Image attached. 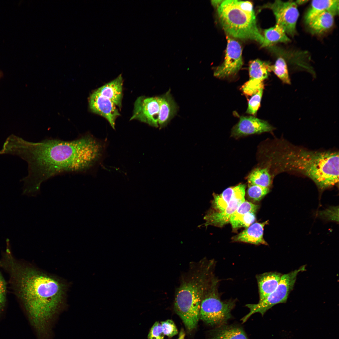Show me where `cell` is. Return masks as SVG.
<instances>
[{"mask_svg": "<svg viewBox=\"0 0 339 339\" xmlns=\"http://www.w3.org/2000/svg\"><path fill=\"white\" fill-rule=\"evenodd\" d=\"M308 0H297L295 2L297 5L299 4L301 5L306 3L308 2Z\"/></svg>", "mask_w": 339, "mask_h": 339, "instance_id": "35", "label": "cell"}, {"mask_svg": "<svg viewBox=\"0 0 339 339\" xmlns=\"http://www.w3.org/2000/svg\"><path fill=\"white\" fill-rule=\"evenodd\" d=\"M265 7L272 11L276 24L282 28L287 35L294 36L296 33V24L299 16L295 2L293 1L276 0Z\"/></svg>", "mask_w": 339, "mask_h": 339, "instance_id": "8", "label": "cell"}, {"mask_svg": "<svg viewBox=\"0 0 339 339\" xmlns=\"http://www.w3.org/2000/svg\"><path fill=\"white\" fill-rule=\"evenodd\" d=\"M282 275L277 272H269L256 276L259 295L258 302L265 300L275 290Z\"/></svg>", "mask_w": 339, "mask_h": 339, "instance_id": "18", "label": "cell"}, {"mask_svg": "<svg viewBox=\"0 0 339 339\" xmlns=\"http://www.w3.org/2000/svg\"><path fill=\"white\" fill-rule=\"evenodd\" d=\"M107 143L89 133L71 141L47 139L38 142L25 140L12 134L4 143L2 154L17 156L28 164V174L23 182V194L35 196L41 184L57 175L83 173L102 159Z\"/></svg>", "mask_w": 339, "mask_h": 339, "instance_id": "1", "label": "cell"}, {"mask_svg": "<svg viewBox=\"0 0 339 339\" xmlns=\"http://www.w3.org/2000/svg\"><path fill=\"white\" fill-rule=\"evenodd\" d=\"M269 191L268 188L249 184L247 192L249 198L255 201H259L268 193Z\"/></svg>", "mask_w": 339, "mask_h": 339, "instance_id": "27", "label": "cell"}, {"mask_svg": "<svg viewBox=\"0 0 339 339\" xmlns=\"http://www.w3.org/2000/svg\"><path fill=\"white\" fill-rule=\"evenodd\" d=\"M213 339H248L244 331L237 327L221 328L215 333Z\"/></svg>", "mask_w": 339, "mask_h": 339, "instance_id": "24", "label": "cell"}, {"mask_svg": "<svg viewBox=\"0 0 339 339\" xmlns=\"http://www.w3.org/2000/svg\"><path fill=\"white\" fill-rule=\"evenodd\" d=\"M263 89H261L257 93L252 95L248 102L246 111L247 113L252 115L256 114L260 106Z\"/></svg>", "mask_w": 339, "mask_h": 339, "instance_id": "28", "label": "cell"}, {"mask_svg": "<svg viewBox=\"0 0 339 339\" xmlns=\"http://www.w3.org/2000/svg\"><path fill=\"white\" fill-rule=\"evenodd\" d=\"M89 103L91 111L105 118L115 129L116 120L120 116L117 107L108 99L95 91L90 96Z\"/></svg>", "mask_w": 339, "mask_h": 339, "instance_id": "12", "label": "cell"}, {"mask_svg": "<svg viewBox=\"0 0 339 339\" xmlns=\"http://www.w3.org/2000/svg\"><path fill=\"white\" fill-rule=\"evenodd\" d=\"M18 293L38 338L52 334V326L64 304L65 282L31 266L20 264L7 254Z\"/></svg>", "mask_w": 339, "mask_h": 339, "instance_id": "2", "label": "cell"}, {"mask_svg": "<svg viewBox=\"0 0 339 339\" xmlns=\"http://www.w3.org/2000/svg\"><path fill=\"white\" fill-rule=\"evenodd\" d=\"M213 260L202 259L190 264L188 272L181 277L176 289L174 301L176 313L189 331L196 326L203 293L215 277Z\"/></svg>", "mask_w": 339, "mask_h": 339, "instance_id": "4", "label": "cell"}, {"mask_svg": "<svg viewBox=\"0 0 339 339\" xmlns=\"http://www.w3.org/2000/svg\"><path fill=\"white\" fill-rule=\"evenodd\" d=\"M223 0H213L211 1V3L214 7L217 8L222 3Z\"/></svg>", "mask_w": 339, "mask_h": 339, "instance_id": "33", "label": "cell"}, {"mask_svg": "<svg viewBox=\"0 0 339 339\" xmlns=\"http://www.w3.org/2000/svg\"><path fill=\"white\" fill-rule=\"evenodd\" d=\"M163 333L169 337H172L178 333V330L174 322L171 320H167L161 322Z\"/></svg>", "mask_w": 339, "mask_h": 339, "instance_id": "29", "label": "cell"}, {"mask_svg": "<svg viewBox=\"0 0 339 339\" xmlns=\"http://www.w3.org/2000/svg\"><path fill=\"white\" fill-rule=\"evenodd\" d=\"M263 37L262 47L269 46L278 43H288L291 41L284 30L276 24L265 30Z\"/></svg>", "mask_w": 339, "mask_h": 339, "instance_id": "21", "label": "cell"}, {"mask_svg": "<svg viewBox=\"0 0 339 339\" xmlns=\"http://www.w3.org/2000/svg\"><path fill=\"white\" fill-rule=\"evenodd\" d=\"M123 79L121 74L96 89L98 94L110 100L120 110L123 98Z\"/></svg>", "mask_w": 339, "mask_h": 339, "instance_id": "16", "label": "cell"}, {"mask_svg": "<svg viewBox=\"0 0 339 339\" xmlns=\"http://www.w3.org/2000/svg\"><path fill=\"white\" fill-rule=\"evenodd\" d=\"M236 189V186L228 187L220 194H213V199L212 202L213 208L216 211H223L232 198Z\"/></svg>", "mask_w": 339, "mask_h": 339, "instance_id": "23", "label": "cell"}, {"mask_svg": "<svg viewBox=\"0 0 339 339\" xmlns=\"http://www.w3.org/2000/svg\"><path fill=\"white\" fill-rule=\"evenodd\" d=\"M226 38L227 43L224 61L214 71V76L219 78H228L235 75L243 64L240 44L228 35Z\"/></svg>", "mask_w": 339, "mask_h": 339, "instance_id": "9", "label": "cell"}, {"mask_svg": "<svg viewBox=\"0 0 339 339\" xmlns=\"http://www.w3.org/2000/svg\"><path fill=\"white\" fill-rule=\"evenodd\" d=\"M255 213L249 212L239 216L230 217L229 222L233 229L244 227H248L256 220Z\"/></svg>", "mask_w": 339, "mask_h": 339, "instance_id": "26", "label": "cell"}, {"mask_svg": "<svg viewBox=\"0 0 339 339\" xmlns=\"http://www.w3.org/2000/svg\"><path fill=\"white\" fill-rule=\"evenodd\" d=\"M185 334L183 330H181L180 331L179 338L177 339H184L185 337Z\"/></svg>", "mask_w": 339, "mask_h": 339, "instance_id": "34", "label": "cell"}, {"mask_svg": "<svg viewBox=\"0 0 339 339\" xmlns=\"http://www.w3.org/2000/svg\"><path fill=\"white\" fill-rule=\"evenodd\" d=\"M338 209L336 207H331L322 212L320 214L328 220L338 221Z\"/></svg>", "mask_w": 339, "mask_h": 339, "instance_id": "31", "label": "cell"}, {"mask_svg": "<svg viewBox=\"0 0 339 339\" xmlns=\"http://www.w3.org/2000/svg\"><path fill=\"white\" fill-rule=\"evenodd\" d=\"M219 21L227 35L255 40L262 45L263 35L260 32L254 13L241 9L236 0H223L217 7Z\"/></svg>", "mask_w": 339, "mask_h": 339, "instance_id": "5", "label": "cell"}, {"mask_svg": "<svg viewBox=\"0 0 339 339\" xmlns=\"http://www.w3.org/2000/svg\"><path fill=\"white\" fill-rule=\"evenodd\" d=\"M159 96H141L136 100L130 120H137L155 127H158L159 111Z\"/></svg>", "mask_w": 339, "mask_h": 339, "instance_id": "10", "label": "cell"}, {"mask_svg": "<svg viewBox=\"0 0 339 339\" xmlns=\"http://www.w3.org/2000/svg\"><path fill=\"white\" fill-rule=\"evenodd\" d=\"M248 181L249 184L268 188L271 184V177L267 168L254 169L249 175Z\"/></svg>", "mask_w": 339, "mask_h": 339, "instance_id": "22", "label": "cell"}, {"mask_svg": "<svg viewBox=\"0 0 339 339\" xmlns=\"http://www.w3.org/2000/svg\"><path fill=\"white\" fill-rule=\"evenodd\" d=\"M268 221L262 223H256L234 236L233 241L249 243L256 245H268L263 238L264 227L268 224Z\"/></svg>", "mask_w": 339, "mask_h": 339, "instance_id": "17", "label": "cell"}, {"mask_svg": "<svg viewBox=\"0 0 339 339\" xmlns=\"http://www.w3.org/2000/svg\"><path fill=\"white\" fill-rule=\"evenodd\" d=\"M334 16L325 12L316 16L307 24L311 32L316 34H321L330 29L334 23Z\"/></svg>", "mask_w": 339, "mask_h": 339, "instance_id": "20", "label": "cell"}, {"mask_svg": "<svg viewBox=\"0 0 339 339\" xmlns=\"http://www.w3.org/2000/svg\"><path fill=\"white\" fill-rule=\"evenodd\" d=\"M274 128L267 121L252 116H242L232 128L231 136L235 137L272 131Z\"/></svg>", "mask_w": 339, "mask_h": 339, "instance_id": "13", "label": "cell"}, {"mask_svg": "<svg viewBox=\"0 0 339 339\" xmlns=\"http://www.w3.org/2000/svg\"><path fill=\"white\" fill-rule=\"evenodd\" d=\"M270 65L257 59L251 61L249 64V80L245 83L250 88L258 90L264 88L263 81L268 76Z\"/></svg>", "mask_w": 339, "mask_h": 339, "instance_id": "14", "label": "cell"}, {"mask_svg": "<svg viewBox=\"0 0 339 339\" xmlns=\"http://www.w3.org/2000/svg\"><path fill=\"white\" fill-rule=\"evenodd\" d=\"M218 280L215 277L205 290L200 304L199 318L212 325H221L231 318L235 301H223L218 289Z\"/></svg>", "mask_w": 339, "mask_h": 339, "instance_id": "6", "label": "cell"}, {"mask_svg": "<svg viewBox=\"0 0 339 339\" xmlns=\"http://www.w3.org/2000/svg\"><path fill=\"white\" fill-rule=\"evenodd\" d=\"M246 186L240 184L236 186L234 195L226 208L223 211L210 210L204 217L205 226L212 225L221 227L229 222L231 216L245 201Z\"/></svg>", "mask_w": 339, "mask_h": 339, "instance_id": "11", "label": "cell"}, {"mask_svg": "<svg viewBox=\"0 0 339 339\" xmlns=\"http://www.w3.org/2000/svg\"><path fill=\"white\" fill-rule=\"evenodd\" d=\"M159 97L160 108L158 124L161 129L166 126L176 115L178 106L171 95L170 89Z\"/></svg>", "mask_w": 339, "mask_h": 339, "instance_id": "15", "label": "cell"}, {"mask_svg": "<svg viewBox=\"0 0 339 339\" xmlns=\"http://www.w3.org/2000/svg\"><path fill=\"white\" fill-rule=\"evenodd\" d=\"M282 148L276 155L281 170L301 173L310 178L321 190L338 183V152L310 151L287 146Z\"/></svg>", "mask_w": 339, "mask_h": 339, "instance_id": "3", "label": "cell"}, {"mask_svg": "<svg viewBox=\"0 0 339 339\" xmlns=\"http://www.w3.org/2000/svg\"><path fill=\"white\" fill-rule=\"evenodd\" d=\"M270 71H273L283 83L291 84L287 63L284 58L282 56L278 58L273 65H270Z\"/></svg>", "mask_w": 339, "mask_h": 339, "instance_id": "25", "label": "cell"}, {"mask_svg": "<svg viewBox=\"0 0 339 339\" xmlns=\"http://www.w3.org/2000/svg\"><path fill=\"white\" fill-rule=\"evenodd\" d=\"M6 294V283L0 274V309L4 305Z\"/></svg>", "mask_w": 339, "mask_h": 339, "instance_id": "32", "label": "cell"}, {"mask_svg": "<svg viewBox=\"0 0 339 339\" xmlns=\"http://www.w3.org/2000/svg\"><path fill=\"white\" fill-rule=\"evenodd\" d=\"M304 266L289 273L282 275L280 281L275 290L265 300L256 304L246 305L249 312L241 319L245 322L253 314L260 313L262 316L268 309L275 305L286 302L288 296L293 289L298 273L305 270Z\"/></svg>", "mask_w": 339, "mask_h": 339, "instance_id": "7", "label": "cell"}, {"mask_svg": "<svg viewBox=\"0 0 339 339\" xmlns=\"http://www.w3.org/2000/svg\"><path fill=\"white\" fill-rule=\"evenodd\" d=\"M163 333L161 324L155 322L152 327L148 335V339H164Z\"/></svg>", "mask_w": 339, "mask_h": 339, "instance_id": "30", "label": "cell"}, {"mask_svg": "<svg viewBox=\"0 0 339 339\" xmlns=\"http://www.w3.org/2000/svg\"><path fill=\"white\" fill-rule=\"evenodd\" d=\"M339 5L338 0L312 1L304 17L306 23L307 24L316 16L325 12H330L334 16L338 15Z\"/></svg>", "mask_w": 339, "mask_h": 339, "instance_id": "19", "label": "cell"}]
</instances>
